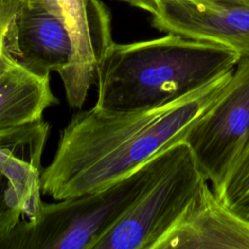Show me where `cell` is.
Wrapping results in <instances>:
<instances>
[{
	"label": "cell",
	"instance_id": "6da1fadb",
	"mask_svg": "<svg viewBox=\"0 0 249 249\" xmlns=\"http://www.w3.org/2000/svg\"><path fill=\"white\" fill-rule=\"evenodd\" d=\"M233 69L167 104L132 112L92 106L61 130L51 162L42 170V193L54 200L103 189L184 139L226 91Z\"/></svg>",
	"mask_w": 249,
	"mask_h": 249
},
{
	"label": "cell",
	"instance_id": "7a4b0ae2",
	"mask_svg": "<svg viewBox=\"0 0 249 249\" xmlns=\"http://www.w3.org/2000/svg\"><path fill=\"white\" fill-rule=\"evenodd\" d=\"M240 57L229 47L174 33L113 43L97 69L93 106L111 112L161 106L234 69Z\"/></svg>",
	"mask_w": 249,
	"mask_h": 249
},
{
	"label": "cell",
	"instance_id": "3957f363",
	"mask_svg": "<svg viewBox=\"0 0 249 249\" xmlns=\"http://www.w3.org/2000/svg\"><path fill=\"white\" fill-rule=\"evenodd\" d=\"M158 155L117 182L79 196L43 203L0 238L1 249H93L132 206L153 175Z\"/></svg>",
	"mask_w": 249,
	"mask_h": 249
},
{
	"label": "cell",
	"instance_id": "277c9868",
	"mask_svg": "<svg viewBox=\"0 0 249 249\" xmlns=\"http://www.w3.org/2000/svg\"><path fill=\"white\" fill-rule=\"evenodd\" d=\"M204 179L185 140L162 150L153 175L135 202L93 249H156Z\"/></svg>",
	"mask_w": 249,
	"mask_h": 249
},
{
	"label": "cell",
	"instance_id": "5b68a950",
	"mask_svg": "<svg viewBox=\"0 0 249 249\" xmlns=\"http://www.w3.org/2000/svg\"><path fill=\"white\" fill-rule=\"evenodd\" d=\"M183 140L217 192L249 144V55H241L226 91Z\"/></svg>",
	"mask_w": 249,
	"mask_h": 249
},
{
	"label": "cell",
	"instance_id": "8992f818",
	"mask_svg": "<svg viewBox=\"0 0 249 249\" xmlns=\"http://www.w3.org/2000/svg\"><path fill=\"white\" fill-rule=\"evenodd\" d=\"M64 22L72 58L59 74L70 107L81 109L95 84L98 66L114 43L109 9L100 0H39Z\"/></svg>",
	"mask_w": 249,
	"mask_h": 249
},
{
	"label": "cell",
	"instance_id": "52a82bcc",
	"mask_svg": "<svg viewBox=\"0 0 249 249\" xmlns=\"http://www.w3.org/2000/svg\"><path fill=\"white\" fill-rule=\"evenodd\" d=\"M151 23L162 32L249 55V0H167L152 14Z\"/></svg>",
	"mask_w": 249,
	"mask_h": 249
},
{
	"label": "cell",
	"instance_id": "ba28073f",
	"mask_svg": "<svg viewBox=\"0 0 249 249\" xmlns=\"http://www.w3.org/2000/svg\"><path fill=\"white\" fill-rule=\"evenodd\" d=\"M7 55L41 76L61 74L72 58V41L62 19L39 0H21L4 36Z\"/></svg>",
	"mask_w": 249,
	"mask_h": 249
},
{
	"label": "cell",
	"instance_id": "9c48e42d",
	"mask_svg": "<svg viewBox=\"0 0 249 249\" xmlns=\"http://www.w3.org/2000/svg\"><path fill=\"white\" fill-rule=\"evenodd\" d=\"M156 249H249V223L230 210L204 179Z\"/></svg>",
	"mask_w": 249,
	"mask_h": 249
},
{
	"label": "cell",
	"instance_id": "30bf717a",
	"mask_svg": "<svg viewBox=\"0 0 249 249\" xmlns=\"http://www.w3.org/2000/svg\"><path fill=\"white\" fill-rule=\"evenodd\" d=\"M50 124L44 119L0 134V171L7 177L19 198L24 219L41 211V159Z\"/></svg>",
	"mask_w": 249,
	"mask_h": 249
},
{
	"label": "cell",
	"instance_id": "8fae6325",
	"mask_svg": "<svg viewBox=\"0 0 249 249\" xmlns=\"http://www.w3.org/2000/svg\"><path fill=\"white\" fill-rule=\"evenodd\" d=\"M58 103L50 75H37L12 60L0 74V134L42 121L45 110Z\"/></svg>",
	"mask_w": 249,
	"mask_h": 249
},
{
	"label": "cell",
	"instance_id": "7c38bea8",
	"mask_svg": "<svg viewBox=\"0 0 249 249\" xmlns=\"http://www.w3.org/2000/svg\"><path fill=\"white\" fill-rule=\"evenodd\" d=\"M214 193L230 210L249 223V144Z\"/></svg>",
	"mask_w": 249,
	"mask_h": 249
},
{
	"label": "cell",
	"instance_id": "4fadbf2b",
	"mask_svg": "<svg viewBox=\"0 0 249 249\" xmlns=\"http://www.w3.org/2000/svg\"><path fill=\"white\" fill-rule=\"evenodd\" d=\"M21 216L23 211L18 194L0 171V238L21 220Z\"/></svg>",
	"mask_w": 249,
	"mask_h": 249
},
{
	"label": "cell",
	"instance_id": "5bb4252c",
	"mask_svg": "<svg viewBox=\"0 0 249 249\" xmlns=\"http://www.w3.org/2000/svg\"><path fill=\"white\" fill-rule=\"evenodd\" d=\"M129 4L130 6L149 12L151 15L159 8V6L167 0H117Z\"/></svg>",
	"mask_w": 249,
	"mask_h": 249
}]
</instances>
